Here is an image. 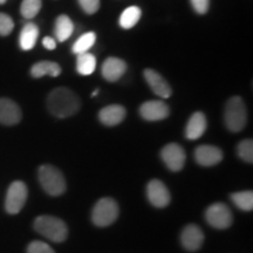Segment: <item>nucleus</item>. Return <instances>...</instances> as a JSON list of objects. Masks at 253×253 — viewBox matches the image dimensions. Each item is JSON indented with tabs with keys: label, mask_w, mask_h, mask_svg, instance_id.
I'll list each match as a JSON object with an SVG mask.
<instances>
[{
	"label": "nucleus",
	"mask_w": 253,
	"mask_h": 253,
	"mask_svg": "<svg viewBox=\"0 0 253 253\" xmlns=\"http://www.w3.org/2000/svg\"><path fill=\"white\" fill-rule=\"evenodd\" d=\"M80 107V97L68 88H55L47 96V109L58 119L71 118L79 112Z\"/></svg>",
	"instance_id": "nucleus-1"
},
{
	"label": "nucleus",
	"mask_w": 253,
	"mask_h": 253,
	"mask_svg": "<svg viewBox=\"0 0 253 253\" xmlns=\"http://www.w3.org/2000/svg\"><path fill=\"white\" fill-rule=\"evenodd\" d=\"M33 226L39 235L53 243H62L68 237L67 224L55 216L42 214L37 217Z\"/></svg>",
	"instance_id": "nucleus-2"
},
{
	"label": "nucleus",
	"mask_w": 253,
	"mask_h": 253,
	"mask_svg": "<svg viewBox=\"0 0 253 253\" xmlns=\"http://www.w3.org/2000/svg\"><path fill=\"white\" fill-rule=\"evenodd\" d=\"M38 177H39L40 185L45 190L46 194L52 197L61 196L67 189L65 176L54 166H50V164L41 166L38 170Z\"/></svg>",
	"instance_id": "nucleus-3"
},
{
	"label": "nucleus",
	"mask_w": 253,
	"mask_h": 253,
	"mask_svg": "<svg viewBox=\"0 0 253 253\" xmlns=\"http://www.w3.org/2000/svg\"><path fill=\"white\" fill-rule=\"evenodd\" d=\"M224 122L226 128L232 132H239L245 128L248 110L242 97L233 96L227 101L224 110Z\"/></svg>",
	"instance_id": "nucleus-4"
},
{
	"label": "nucleus",
	"mask_w": 253,
	"mask_h": 253,
	"mask_svg": "<svg viewBox=\"0 0 253 253\" xmlns=\"http://www.w3.org/2000/svg\"><path fill=\"white\" fill-rule=\"evenodd\" d=\"M119 204L112 197H103L96 202L91 211V221L95 226L106 227L119 218Z\"/></svg>",
	"instance_id": "nucleus-5"
},
{
	"label": "nucleus",
	"mask_w": 253,
	"mask_h": 253,
	"mask_svg": "<svg viewBox=\"0 0 253 253\" xmlns=\"http://www.w3.org/2000/svg\"><path fill=\"white\" fill-rule=\"evenodd\" d=\"M204 217L209 225L214 229L225 230L232 225V212H231L230 208L224 203L211 204L205 210Z\"/></svg>",
	"instance_id": "nucleus-6"
},
{
	"label": "nucleus",
	"mask_w": 253,
	"mask_h": 253,
	"mask_svg": "<svg viewBox=\"0 0 253 253\" xmlns=\"http://www.w3.org/2000/svg\"><path fill=\"white\" fill-rule=\"evenodd\" d=\"M27 186L24 182L15 181L9 185L6 194L5 209L6 212L9 214H17L23 210L27 199Z\"/></svg>",
	"instance_id": "nucleus-7"
},
{
	"label": "nucleus",
	"mask_w": 253,
	"mask_h": 253,
	"mask_svg": "<svg viewBox=\"0 0 253 253\" xmlns=\"http://www.w3.org/2000/svg\"><path fill=\"white\" fill-rule=\"evenodd\" d=\"M147 197L149 203L155 208H167L171 202V195L167 185L160 179H151L147 185Z\"/></svg>",
	"instance_id": "nucleus-8"
},
{
	"label": "nucleus",
	"mask_w": 253,
	"mask_h": 253,
	"mask_svg": "<svg viewBox=\"0 0 253 253\" xmlns=\"http://www.w3.org/2000/svg\"><path fill=\"white\" fill-rule=\"evenodd\" d=\"M161 157L168 169L171 171H179L185 164L186 155L185 151L179 144L169 143L161 150Z\"/></svg>",
	"instance_id": "nucleus-9"
},
{
	"label": "nucleus",
	"mask_w": 253,
	"mask_h": 253,
	"mask_svg": "<svg viewBox=\"0 0 253 253\" xmlns=\"http://www.w3.org/2000/svg\"><path fill=\"white\" fill-rule=\"evenodd\" d=\"M170 114V108L166 102L160 100H151L143 102L140 107L141 118L149 122L162 121Z\"/></svg>",
	"instance_id": "nucleus-10"
},
{
	"label": "nucleus",
	"mask_w": 253,
	"mask_h": 253,
	"mask_svg": "<svg viewBox=\"0 0 253 253\" xmlns=\"http://www.w3.org/2000/svg\"><path fill=\"white\" fill-rule=\"evenodd\" d=\"M204 243V233L196 224H188L181 233V244L186 251L196 252Z\"/></svg>",
	"instance_id": "nucleus-11"
},
{
	"label": "nucleus",
	"mask_w": 253,
	"mask_h": 253,
	"mask_svg": "<svg viewBox=\"0 0 253 253\" xmlns=\"http://www.w3.org/2000/svg\"><path fill=\"white\" fill-rule=\"evenodd\" d=\"M195 160L202 167H213L223 160V151L214 145H199L195 150Z\"/></svg>",
	"instance_id": "nucleus-12"
},
{
	"label": "nucleus",
	"mask_w": 253,
	"mask_h": 253,
	"mask_svg": "<svg viewBox=\"0 0 253 253\" xmlns=\"http://www.w3.org/2000/svg\"><path fill=\"white\" fill-rule=\"evenodd\" d=\"M143 77L149 84L151 90L154 91L157 96L162 97V99H169L172 94V89L168 81L164 79L160 73L154 71V69H145L143 72Z\"/></svg>",
	"instance_id": "nucleus-13"
},
{
	"label": "nucleus",
	"mask_w": 253,
	"mask_h": 253,
	"mask_svg": "<svg viewBox=\"0 0 253 253\" xmlns=\"http://www.w3.org/2000/svg\"><path fill=\"white\" fill-rule=\"evenodd\" d=\"M23 118L20 107L14 101L1 97L0 99V123L5 126L18 125Z\"/></svg>",
	"instance_id": "nucleus-14"
},
{
	"label": "nucleus",
	"mask_w": 253,
	"mask_h": 253,
	"mask_svg": "<svg viewBox=\"0 0 253 253\" xmlns=\"http://www.w3.org/2000/svg\"><path fill=\"white\" fill-rule=\"evenodd\" d=\"M126 71V63L122 59L119 58H108L104 60L102 68V77L109 82H116L123 77Z\"/></svg>",
	"instance_id": "nucleus-15"
},
{
	"label": "nucleus",
	"mask_w": 253,
	"mask_h": 253,
	"mask_svg": "<svg viewBox=\"0 0 253 253\" xmlns=\"http://www.w3.org/2000/svg\"><path fill=\"white\" fill-rule=\"evenodd\" d=\"M126 110L121 104H110L99 112V120L104 126H114L123 122L126 119Z\"/></svg>",
	"instance_id": "nucleus-16"
},
{
	"label": "nucleus",
	"mask_w": 253,
	"mask_h": 253,
	"mask_svg": "<svg viewBox=\"0 0 253 253\" xmlns=\"http://www.w3.org/2000/svg\"><path fill=\"white\" fill-rule=\"evenodd\" d=\"M208 122L207 118L202 112H196L191 115L189 119L188 123L185 126V137L188 140H198L202 136L204 135L205 130H207Z\"/></svg>",
	"instance_id": "nucleus-17"
},
{
	"label": "nucleus",
	"mask_w": 253,
	"mask_h": 253,
	"mask_svg": "<svg viewBox=\"0 0 253 253\" xmlns=\"http://www.w3.org/2000/svg\"><path fill=\"white\" fill-rule=\"evenodd\" d=\"M38 37H39V27L34 23L25 24L19 37L20 48L23 50H31L36 46Z\"/></svg>",
	"instance_id": "nucleus-18"
},
{
	"label": "nucleus",
	"mask_w": 253,
	"mask_h": 253,
	"mask_svg": "<svg viewBox=\"0 0 253 253\" xmlns=\"http://www.w3.org/2000/svg\"><path fill=\"white\" fill-rule=\"evenodd\" d=\"M61 74V67H60L59 63L53 62V61H40L37 62L36 65H33V67L31 68V75L36 79H40L42 77H48L56 78Z\"/></svg>",
	"instance_id": "nucleus-19"
},
{
	"label": "nucleus",
	"mask_w": 253,
	"mask_h": 253,
	"mask_svg": "<svg viewBox=\"0 0 253 253\" xmlns=\"http://www.w3.org/2000/svg\"><path fill=\"white\" fill-rule=\"evenodd\" d=\"M73 32H74V24H73L72 19L66 14L59 15L54 24V36L56 40L63 42L69 39Z\"/></svg>",
	"instance_id": "nucleus-20"
},
{
	"label": "nucleus",
	"mask_w": 253,
	"mask_h": 253,
	"mask_svg": "<svg viewBox=\"0 0 253 253\" xmlns=\"http://www.w3.org/2000/svg\"><path fill=\"white\" fill-rule=\"evenodd\" d=\"M96 69V58L94 54L87 52L77 55V71L80 75H91Z\"/></svg>",
	"instance_id": "nucleus-21"
},
{
	"label": "nucleus",
	"mask_w": 253,
	"mask_h": 253,
	"mask_svg": "<svg viewBox=\"0 0 253 253\" xmlns=\"http://www.w3.org/2000/svg\"><path fill=\"white\" fill-rule=\"evenodd\" d=\"M142 11L137 6H130L122 12L120 17V26L125 30H130L140 21Z\"/></svg>",
	"instance_id": "nucleus-22"
},
{
	"label": "nucleus",
	"mask_w": 253,
	"mask_h": 253,
	"mask_svg": "<svg viewBox=\"0 0 253 253\" xmlns=\"http://www.w3.org/2000/svg\"><path fill=\"white\" fill-rule=\"evenodd\" d=\"M95 41H96V34L94 32H87L75 41L72 47V52L77 55L89 52V49L94 46Z\"/></svg>",
	"instance_id": "nucleus-23"
},
{
	"label": "nucleus",
	"mask_w": 253,
	"mask_h": 253,
	"mask_svg": "<svg viewBox=\"0 0 253 253\" xmlns=\"http://www.w3.org/2000/svg\"><path fill=\"white\" fill-rule=\"evenodd\" d=\"M232 203L237 208L243 211H252L253 209V192L251 190H246V191L235 192L230 196Z\"/></svg>",
	"instance_id": "nucleus-24"
},
{
	"label": "nucleus",
	"mask_w": 253,
	"mask_h": 253,
	"mask_svg": "<svg viewBox=\"0 0 253 253\" xmlns=\"http://www.w3.org/2000/svg\"><path fill=\"white\" fill-rule=\"evenodd\" d=\"M42 1L41 0H23L20 6V13L25 19H32L39 13Z\"/></svg>",
	"instance_id": "nucleus-25"
},
{
	"label": "nucleus",
	"mask_w": 253,
	"mask_h": 253,
	"mask_svg": "<svg viewBox=\"0 0 253 253\" xmlns=\"http://www.w3.org/2000/svg\"><path fill=\"white\" fill-rule=\"evenodd\" d=\"M237 155L246 163H253V142L243 140L237 145Z\"/></svg>",
	"instance_id": "nucleus-26"
},
{
	"label": "nucleus",
	"mask_w": 253,
	"mask_h": 253,
	"mask_svg": "<svg viewBox=\"0 0 253 253\" xmlns=\"http://www.w3.org/2000/svg\"><path fill=\"white\" fill-rule=\"evenodd\" d=\"M14 23L8 14L0 13V37H7L12 33Z\"/></svg>",
	"instance_id": "nucleus-27"
},
{
	"label": "nucleus",
	"mask_w": 253,
	"mask_h": 253,
	"mask_svg": "<svg viewBox=\"0 0 253 253\" xmlns=\"http://www.w3.org/2000/svg\"><path fill=\"white\" fill-rule=\"evenodd\" d=\"M27 253H55L54 250L46 243L40 240H34L27 246Z\"/></svg>",
	"instance_id": "nucleus-28"
},
{
	"label": "nucleus",
	"mask_w": 253,
	"mask_h": 253,
	"mask_svg": "<svg viewBox=\"0 0 253 253\" xmlns=\"http://www.w3.org/2000/svg\"><path fill=\"white\" fill-rule=\"evenodd\" d=\"M78 2L87 14L96 13L100 8V0H78Z\"/></svg>",
	"instance_id": "nucleus-29"
},
{
	"label": "nucleus",
	"mask_w": 253,
	"mask_h": 253,
	"mask_svg": "<svg viewBox=\"0 0 253 253\" xmlns=\"http://www.w3.org/2000/svg\"><path fill=\"white\" fill-rule=\"evenodd\" d=\"M190 1L198 14H205L210 7V0H190Z\"/></svg>",
	"instance_id": "nucleus-30"
},
{
	"label": "nucleus",
	"mask_w": 253,
	"mask_h": 253,
	"mask_svg": "<svg viewBox=\"0 0 253 253\" xmlns=\"http://www.w3.org/2000/svg\"><path fill=\"white\" fill-rule=\"evenodd\" d=\"M42 45L46 49H48V50H53V49L56 48L55 39H53L52 37H45V38H43Z\"/></svg>",
	"instance_id": "nucleus-31"
},
{
	"label": "nucleus",
	"mask_w": 253,
	"mask_h": 253,
	"mask_svg": "<svg viewBox=\"0 0 253 253\" xmlns=\"http://www.w3.org/2000/svg\"><path fill=\"white\" fill-rule=\"evenodd\" d=\"M97 94H99V89H95V90L93 91V94H91V97H95Z\"/></svg>",
	"instance_id": "nucleus-32"
},
{
	"label": "nucleus",
	"mask_w": 253,
	"mask_h": 253,
	"mask_svg": "<svg viewBox=\"0 0 253 253\" xmlns=\"http://www.w3.org/2000/svg\"><path fill=\"white\" fill-rule=\"evenodd\" d=\"M5 2H6V0H0V5L5 4Z\"/></svg>",
	"instance_id": "nucleus-33"
}]
</instances>
